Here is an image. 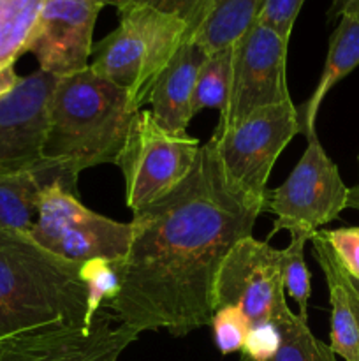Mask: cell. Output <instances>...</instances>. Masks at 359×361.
<instances>
[{"mask_svg": "<svg viewBox=\"0 0 359 361\" xmlns=\"http://www.w3.org/2000/svg\"><path fill=\"white\" fill-rule=\"evenodd\" d=\"M345 275H347V274H345ZM345 282H347L348 298H351L352 309H354V314H355V317H358V323H359V289L355 288V284H354V282H352V279L348 277V275H347V277H345Z\"/></svg>", "mask_w": 359, "mask_h": 361, "instance_id": "4dcf8cb0", "label": "cell"}, {"mask_svg": "<svg viewBox=\"0 0 359 361\" xmlns=\"http://www.w3.org/2000/svg\"><path fill=\"white\" fill-rule=\"evenodd\" d=\"M287 49L289 39L259 21L232 44L231 94L215 133L259 109L292 101L287 88Z\"/></svg>", "mask_w": 359, "mask_h": 361, "instance_id": "9c48e42d", "label": "cell"}, {"mask_svg": "<svg viewBox=\"0 0 359 361\" xmlns=\"http://www.w3.org/2000/svg\"><path fill=\"white\" fill-rule=\"evenodd\" d=\"M208 53L194 41H185L158 76L150 95L151 115L175 134H185L194 118V92Z\"/></svg>", "mask_w": 359, "mask_h": 361, "instance_id": "5bb4252c", "label": "cell"}, {"mask_svg": "<svg viewBox=\"0 0 359 361\" xmlns=\"http://www.w3.org/2000/svg\"><path fill=\"white\" fill-rule=\"evenodd\" d=\"M199 148L197 137L169 133L151 111L141 109L116 164L125 182V201L132 214L172 192L190 175Z\"/></svg>", "mask_w": 359, "mask_h": 361, "instance_id": "8992f818", "label": "cell"}, {"mask_svg": "<svg viewBox=\"0 0 359 361\" xmlns=\"http://www.w3.org/2000/svg\"><path fill=\"white\" fill-rule=\"evenodd\" d=\"M58 78L37 69L0 99V176L46 162L48 102Z\"/></svg>", "mask_w": 359, "mask_h": 361, "instance_id": "7c38bea8", "label": "cell"}, {"mask_svg": "<svg viewBox=\"0 0 359 361\" xmlns=\"http://www.w3.org/2000/svg\"><path fill=\"white\" fill-rule=\"evenodd\" d=\"M232 83V46L210 53L203 62L194 92V115L206 108L222 113L227 106Z\"/></svg>", "mask_w": 359, "mask_h": 361, "instance_id": "44dd1931", "label": "cell"}, {"mask_svg": "<svg viewBox=\"0 0 359 361\" xmlns=\"http://www.w3.org/2000/svg\"><path fill=\"white\" fill-rule=\"evenodd\" d=\"M348 190L317 134L306 137L305 152L291 175L266 192L264 212L275 215L270 238L278 231L312 238L348 208Z\"/></svg>", "mask_w": 359, "mask_h": 361, "instance_id": "52a82bcc", "label": "cell"}, {"mask_svg": "<svg viewBox=\"0 0 359 361\" xmlns=\"http://www.w3.org/2000/svg\"><path fill=\"white\" fill-rule=\"evenodd\" d=\"M20 80L21 76H18V73L14 71V66H7L4 69H0V99L11 94L16 88V85L20 83Z\"/></svg>", "mask_w": 359, "mask_h": 361, "instance_id": "f1b7e54d", "label": "cell"}, {"mask_svg": "<svg viewBox=\"0 0 359 361\" xmlns=\"http://www.w3.org/2000/svg\"><path fill=\"white\" fill-rule=\"evenodd\" d=\"M263 212L229 180L215 145H201L190 175L132 214L129 252L113 263L120 293L104 307L139 335L185 337L206 326L217 310L218 270L232 247L252 236Z\"/></svg>", "mask_w": 359, "mask_h": 361, "instance_id": "6da1fadb", "label": "cell"}, {"mask_svg": "<svg viewBox=\"0 0 359 361\" xmlns=\"http://www.w3.org/2000/svg\"><path fill=\"white\" fill-rule=\"evenodd\" d=\"M210 324L213 330L215 345L222 355L241 351L250 330L248 317L241 310L236 307H220L215 310Z\"/></svg>", "mask_w": 359, "mask_h": 361, "instance_id": "cb8c5ba5", "label": "cell"}, {"mask_svg": "<svg viewBox=\"0 0 359 361\" xmlns=\"http://www.w3.org/2000/svg\"><path fill=\"white\" fill-rule=\"evenodd\" d=\"M310 242L305 235H291V242L282 249L285 296H291L299 309V316L308 319V303L312 296V274L305 261V245Z\"/></svg>", "mask_w": 359, "mask_h": 361, "instance_id": "7402d4cb", "label": "cell"}, {"mask_svg": "<svg viewBox=\"0 0 359 361\" xmlns=\"http://www.w3.org/2000/svg\"><path fill=\"white\" fill-rule=\"evenodd\" d=\"M137 113L123 88L90 67L58 78L48 102L44 159L74 176L118 164Z\"/></svg>", "mask_w": 359, "mask_h": 361, "instance_id": "7a4b0ae2", "label": "cell"}, {"mask_svg": "<svg viewBox=\"0 0 359 361\" xmlns=\"http://www.w3.org/2000/svg\"><path fill=\"white\" fill-rule=\"evenodd\" d=\"M282 249L253 236L232 247L215 281V307H236L250 324L280 319L287 314Z\"/></svg>", "mask_w": 359, "mask_h": 361, "instance_id": "8fae6325", "label": "cell"}, {"mask_svg": "<svg viewBox=\"0 0 359 361\" xmlns=\"http://www.w3.org/2000/svg\"><path fill=\"white\" fill-rule=\"evenodd\" d=\"M132 4L150 6L160 13L171 14V16L182 20L189 28V37L192 41L194 35L199 32V28L206 21L211 0H136Z\"/></svg>", "mask_w": 359, "mask_h": 361, "instance_id": "484cf974", "label": "cell"}, {"mask_svg": "<svg viewBox=\"0 0 359 361\" xmlns=\"http://www.w3.org/2000/svg\"><path fill=\"white\" fill-rule=\"evenodd\" d=\"M139 334L102 305L90 326L48 324L0 341V361H118Z\"/></svg>", "mask_w": 359, "mask_h": 361, "instance_id": "30bf717a", "label": "cell"}, {"mask_svg": "<svg viewBox=\"0 0 359 361\" xmlns=\"http://www.w3.org/2000/svg\"><path fill=\"white\" fill-rule=\"evenodd\" d=\"M104 0H46L28 53L56 78L88 69L94 30Z\"/></svg>", "mask_w": 359, "mask_h": 361, "instance_id": "4fadbf2b", "label": "cell"}, {"mask_svg": "<svg viewBox=\"0 0 359 361\" xmlns=\"http://www.w3.org/2000/svg\"><path fill=\"white\" fill-rule=\"evenodd\" d=\"M46 0H0V69L28 53Z\"/></svg>", "mask_w": 359, "mask_h": 361, "instance_id": "d6986e66", "label": "cell"}, {"mask_svg": "<svg viewBox=\"0 0 359 361\" xmlns=\"http://www.w3.org/2000/svg\"><path fill=\"white\" fill-rule=\"evenodd\" d=\"M344 13H359V0H333L327 18L334 20V18H340Z\"/></svg>", "mask_w": 359, "mask_h": 361, "instance_id": "f546056e", "label": "cell"}, {"mask_svg": "<svg viewBox=\"0 0 359 361\" xmlns=\"http://www.w3.org/2000/svg\"><path fill=\"white\" fill-rule=\"evenodd\" d=\"M320 235L333 250L345 274L359 284V226L354 228L320 229Z\"/></svg>", "mask_w": 359, "mask_h": 361, "instance_id": "d4e9b609", "label": "cell"}, {"mask_svg": "<svg viewBox=\"0 0 359 361\" xmlns=\"http://www.w3.org/2000/svg\"><path fill=\"white\" fill-rule=\"evenodd\" d=\"M313 247V257L322 270L329 291L331 305V344L334 355L345 361H359V323L348 298L345 271L334 257L333 250L322 238L320 231L310 238Z\"/></svg>", "mask_w": 359, "mask_h": 361, "instance_id": "e0dca14e", "label": "cell"}, {"mask_svg": "<svg viewBox=\"0 0 359 361\" xmlns=\"http://www.w3.org/2000/svg\"><path fill=\"white\" fill-rule=\"evenodd\" d=\"M303 4H305V0H264V6L257 21L267 25L275 32H278L282 37L291 41L292 28H294Z\"/></svg>", "mask_w": 359, "mask_h": 361, "instance_id": "83f0119b", "label": "cell"}, {"mask_svg": "<svg viewBox=\"0 0 359 361\" xmlns=\"http://www.w3.org/2000/svg\"><path fill=\"white\" fill-rule=\"evenodd\" d=\"M80 277L87 286L84 326H90L101 307L116 298L120 293V279L113 263L106 259H92L81 264Z\"/></svg>", "mask_w": 359, "mask_h": 361, "instance_id": "603a6c76", "label": "cell"}, {"mask_svg": "<svg viewBox=\"0 0 359 361\" xmlns=\"http://www.w3.org/2000/svg\"><path fill=\"white\" fill-rule=\"evenodd\" d=\"M352 282H354V281H352ZM354 284H355V288H358V289H359V284H358V282H354Z\"/></svg>", "mask_w": 359, "mask_h": 361, "instance_id": "836d02e7", "label": "cell"}, {"mask_svg": "<svg viewBox=\"0 0 359 361\" xmlns=\"http://www.w3.org/2000/svg\"><path fill=\"white\" fill-rule=\"evenodd\" d=\"M81 264L42 249L30 235L0 228V341L48 324H84Z\"/></svg>", "mask_w": 359, "mask_h": 361, "instance_id": "3957f363", "label": "cell"}, {"mask_svg": "<svg viewBox=\"0 0 359 361\" xmlns=\"http://www.w3.org/2000/svg\"><path fill=\"white\" fill-rule=\"evenodd\" d=\"M280 344L282 334L275 321L250 324L245 345L241 349V356L250 361H270L277 355Z\"/></svg>", "mask_w": 359, "mask_h": 361, "instance_id": "4316f807", "label": "cell"}, {"mask_svg": "<svg viewBox=\"0 0 359 361\" xmlns=\"http://www.w3.org/2000/svg\"><path fill=\"white\" fill-rule=\"evenodd\" d=\"M132 2H136V0H104L106 6L116 7V11L125 9V7L130 6V4H132Z\"/></svg>", "mask_w": 359, "mask_h": 361, "instance_id": "d6a6232c", "label": "cell"}, {"mask_svg": "<svg viewBox=\"0 0 359 361\" xmlns=\"http://www.w3.org/2000/svg\"><path fill=\"white\" fill-rule=\"evenodd\" d=\"M296 134H301L298 108L287 101L259 109L236 126L213 133L210 141L229 180L263 204L264 210L271 169Z\"/></svg>", "mask_w": 359, "mask_h": 361, "instance_id": "ba28073f", "label": "cell"}, {"mask_svg": "<svg viewBox=\"0 0 359 361\" xmlns=\"http://www.w3.org/2000/svg\"><path fill=\"white\" fill-rule=\"evenodd\" d=\"M359 66V13H344L329 37L326 62L315 90L298 108L299 130L310 137L315 133L319 109L331 88L336 87L345 76Z\"/></svg>", "mask_w": 359, "mask_h": 361, "instance_id": "2e32d148", "label": "cell"}, {"mask_svg": "<svg viewBox=\"0 0 359 361\" xmlns=\"http://www.w3.org/2000/svg\"><path fill=\"white\" fill-rule=\"evenodd\" d=\"M282 334V344L270 361H338L333 349L313 335L308 319L299 314H287L277 319ZM241 361H250L243 358Z\"/></svg>", "mask_w": 359, "mask_h": 361, "instance_id": "ffe728a7", "label": "cell"}, {"mask_svg": "<svg viewBox=\"0 0 359 361\" xmlns=\"http://www.w3.org/2000/svg\"><path fill=\"white\" fill-rule=\"evenodd\" d=\"M264 0H211L206 21L192 41L210 53L231 48L259 18Z\"/></svg>", "mask_w": 359, "mask_h": 361, "instance_id": "ac0fdd59", "label": "cell"}, {"mask_svg": "<svg viewBox=\"0 0 359 361\" xmlns=\"http://www.w3.org/2000/svg\"><path fill=\"white\" fill-rule=\"evenodd\" d=\"M118 25L94 44L90 69L129 95L134 111L150 101L162 71L185 41L189 28L178 18L143 4L118 11Z\"/></svg>", "mask_w": 359, "mask_h": 361, "instance_id": "277c9868", "label": "cell"}, {"mask_svg": "<svg viewBox=\"0 0 359 361\" xmlns=\"http://www.w3.org/2000/svg\"><path fill=\"white\" fill-rule=\"evenodd\" d=\"M358 162H359V157H358ZM348 208H354V210L359 212V183L348 190Z\"/></svg>", "mask_w": 359, "mask_h": 361, "instance_id": "1f68e13d", "label": "cell"}, {"mask_svg": "<svg viewBox=\"0 0 359 361\" xmlns=\"http://www.w3.org/2000/svg\"><path fill=\"white\" fill-rule=\"evenodd\" d=\"M55 182L77 196V176L48 161L35 169L0 176V228L30 235L42 190Z\"/></svg>", "mask_w": 359, "mask_h": 361, "instance_id": "9a60e30c", "label": "cell"}, {"mask_svg": "<svg viewBox=\"0 0 359 361\" xmlns=\"http://www.w3.org/2000/svg\"><path fill=\"white\" fill-rule=\"evenodd\" d=\"M30 236L42 249L73 263L106 259L120 263L132 243V224L84 207L62 182L46 187Z\"/></svg>", "mask_w": 359, "mask_h": 361, "instance_id": "5b68a950", "label": "cell"}]
</instances>
